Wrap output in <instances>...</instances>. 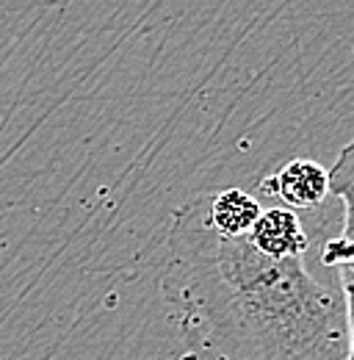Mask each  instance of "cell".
I'll return each mask as SVG.
<instances>
[{
    "label": "cell",
    "mask_w": 354,
    "mask_h": 360,
    "mask_svg": "<svg viewBox=\"0 0 354 360\" xmlns=\"http://www.w3.org/2000/svg\"><path fill=\"white\" fill-rule=\"evenodd\" d=\"M164 297L191 360H352V302L302 258H271L249 236H221L208 194L175 211Z\"/></svg>",
    "instance_id": "1"
},
{
    "label": "cell",
    "mask_w": 354,
    "mask_h": 360,
    "mask_svg": "<svg viewBox=\"0 0 354 360\" xmlns=\"http://www.w3.org/2000/svg\"><path fill=\"white\" fill-rule=\"evenodd\" d=\"M261 191L280 197L288 208H318L329 194V172L318 161L294 158L274 178H266Z\"/></svg>",
    "instance_id": "2"
},
{
    "label": "cell",
    "mask_w": 354,
    "mask_h": 360,
    "mask_svg": "<svg viewBox=\"0 0 354 360\" xmlns=\"http://www.w3.org/2000/svg\"><path fill=\"white\" fill-rule=\"evenodd\" d=\"M249 241L271 258H302L310 250V238L294 208H261L255 225L249 227Z\"/></svg>",
    "instance_id": "3"
},
{
    "label": "cell",
    "mask_w": 354,
    "mask_h": 360,
    "mask_svg": "<svg viewBox=\"0 0 354 360\" xmlns=\"http://www.w3.org/2000/svg\"><path fill=\"white\" fill-rule=\"evenodd\" d=\"M261 202L241 188L208 191V217L221 236H244L255 225Z\"/></svg>",
    "instance_id": "4"
},
{
    "label": "cell",
    "mask_w": 354,
    "mask_h": 360,
    "mask_svg": "<svg viewBox=\"0 0 354 360\" xmlns=\"http://www.w3.org/2000/svg\"><path fill=\"white\" fill-rule=\"evenodd\" d=\"M214 360H230V358H224V355H216V358H214Z\"/></svg>",
    "instance_id": "5"
}]
</instances>
